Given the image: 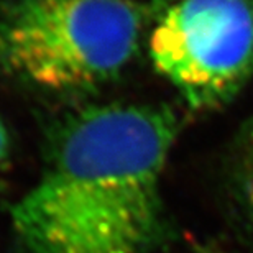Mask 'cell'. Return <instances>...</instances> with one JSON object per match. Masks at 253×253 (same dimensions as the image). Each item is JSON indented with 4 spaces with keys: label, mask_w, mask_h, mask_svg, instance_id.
I'll list each match as a JSON object with an SVG mask.
<instances>
[{
    "label": "cell",
    "mask_w": 253,
    "mask_h": 253,
    "mask_svg": "<svg viewBox=\"0 0 253 253\" xmlns=\"http://www.w3.org/2000/svg\"><path fill=\"white\" fill-rule=\"evenodd\" d=\"M168 107L73 115L37 184L12 207L25 253H151L165 234L161 178L179 125Z\"/></svg>",
    "instance_id": "1"
},
{
    "label": "cell",
    "mask_w": 253,
    "mask_h": 253,
    "mask_svg": "<svg viewBox=\"0 0 253 253\" xmlns=\"http://www.w3.org/2000/svg\"><path fill=\"white\" fill-rule=\"evenodd\" d=\"M141 18L130 0H3L0 58L40 87L92 89L133 58Z\"/></svg>",
    "instance_id": "2"
},
{
    "label": "cell",
    "mask_w": 253,
    "mask_h": 253,
    "mask_svg": "<svg viewBox=\"0 0 253 253\" xmlns=\"http://www.w3.org/2000/svg\"><path fill=\"white\" fill-rule=\"evenodd\" d=\"M148 51L192 109L219 107L253 76V0H171Z\"/></svg>",
    "instance_id": "3"
},
{
    "label": "cell",
    "mask_w": 253,
    "mask_h": 253,
    "mask_svg": "<svg viewBox=\"0 0 253 253\" xmlns=\"http://www.w3.org/2000/svg\"><path fill=\"white\" fill-rule=\"evenodd\" d=\"M234 176L237 199L253 227V117L247 122L237 143Z\"/></svg>",
    "instance_id": "4"
},
{
    "label": "cell",
    "mask_w": 253,
    "mask_h": 253,
    "mask_svg": "<svg viewBox=\"0 0 253 253\" xmlns=\"http://www.w3.org/2000/svg\"><path fill=\"white\" fill-rule=\"evenodd\" d=\"M7 153H8V135L3 124L0 122V165L7 158Z\"/></svg>",
    "instance_id": "5"
}]
</instances>
